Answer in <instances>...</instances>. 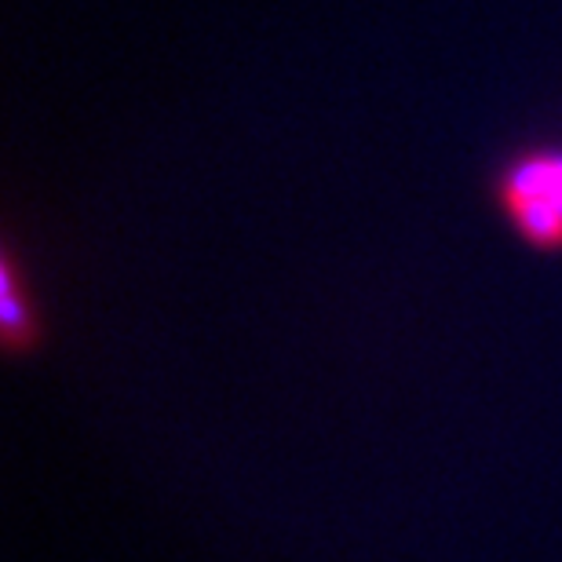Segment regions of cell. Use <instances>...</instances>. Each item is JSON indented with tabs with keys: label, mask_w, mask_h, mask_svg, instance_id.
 <instances>
[{
	"label": "cell",
	"mask_w": 562,
	"mask_h": 562,
	"mask_svg": "<svg viewBox=\"0 0 562 562\" xmlns=\"http://www.w3.org/2000/svg\"><path fill=\"white\" fill-rule=\"evenodd\" d=\"M493 201L537 252H562V146L512 154L493 176Z\"/></svg>",
	"instance_id": "cell-1"
},
{
	"label": "cell",
	"mask_w": 562,
	"mask_h": 562,
	"mask_svg": "<svg viewBox=\"0 0 562 562\" xmlns=\"http://www.w3.org/2000/svg\"><path fill=\"white\" fill-rule=\"evenodd\" d=\"M0 329H4L8 355H33L44 340V325L30 278L22 271L15 245H4L0 256Z\"/></svg>",
	"instance_id": "cell-2"
}]
</instances>
